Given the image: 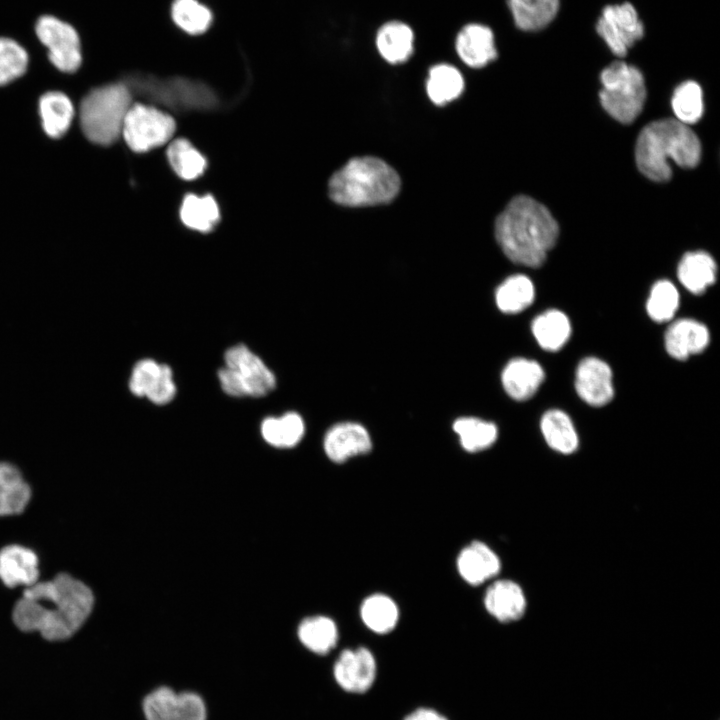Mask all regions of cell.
I'll list each match as a JSON object with an SVG mask.
<instances>
[{
	"label": "cell",
	"instance_id": "cell-12",
	"mask_svg": "<svg viewBox=\"0 0 720 720\" xmlns=\"http://www.w3.org/2000/svg\"><path fill=\"white\" fill-rule=\"evenodd\" d=\"M377 674L374 654L364 646L344 649L333 666L337 684L346 692L362 694L373 685Z\"/></svg>",
	"mask_w": 720,
	"mask_h": 720
},
{
	"label": "cell",
	"instance_id": "cell-16",
	"mask_svg": "<svg viewBox=\"0 0 720 720\" xmlns=\"http://www.w3.org/2000/svg\"><path fill=\"white\" fill-rule=\"evenodd\" d=\"M483 605L487 613L498 622L512 623L525 615L527 598L517 582L494 579L484 593Z\"/></svg>",
	"mask_w": 720,
	"mask_h": 720
},
{
	"label": "cell",
	"instance_id": "cell-28",
	"mask_svg": "<svg viewBox=\"0 0 720 720\" xmlns=\"http://www.w3.org/2000/svg\"><path fill=\"white\" fill-rule=\"evenodd\" d=\"M39 113L45 133L51 138H59L71 125L74 107L65 94L53 91L40 98Z\"/></svg>",
	"mask_w": 720,
	"mask_h": 720
},
{
	"label": "cell",
	"instance_id": "cell-19",
	"mask_svg": "<svg viewBox=\"0 0 720 720\" xmlns=\"http://www.w3.org/2000/svg\"><path fill=\"white\" fill-rule=\"evenodd\" d=\"M544 378V370L538 362L520 357L511 359L501 373L505 392L516 401L530 399Z\"/></svg>",
	"mask_w": 720,
	"mask_h": 720
},
{
	"label": "cell",
	"instance_id": "cell-35",
	"mask_svg": "<svg viewBox=\"0 0 720 720\" xmlns=\"http://www.w3.org/2000/svg\"><path fill=\"white\" fill-rule=\"evenodd\" d=\"M168 161L174 172L184 180H194L207 167L205 157L186 139H176L168 147Z\"/></svg>",
	"mask_w": 720,
	"mask_h": 720
},
{
	"label": "cell",
	"instance_id": "cell-17",
	"mask_svg": "<svg viewBox=\"0 0 720 720\" xmlns=\"http://www.w3.org/2000/svg\"><path fill=\"white\" fill-rule=\"evenodd\" d=\"M455 50L471 68H482L497 58L493 31L480 23H468L458 31Z\"/></svg>",
	"mask_w": 720,
	"mask_h": 720
},
{
	"label": "cell",
	"instance_id": "cell-40",
	"mask_svg": "<svg viewBox=\"0 0 720 720\" xmlns=\"http://www.w3.org/2000/svg\"><path fill=\"white\" fill-rule=\"evenodd\" d=\"M163 364L152 359H141L133 366L128 380L130 392L137 397H146L157 383Z\"/></svg>",
	"mask_w": 720,
	"mask_h": 720
},
{
	"label": "cell",
	"instance_id": "cell-3",
	"mask_svg": "<svg viewBox=\"0 0 720 720\" xmlns=\"http://www.w3.org/2000/svg\"><path fill=\"white\" fill-rule=\"evenodd\" d=\"M700 158L701 143L697 135L677 119L649 123L642 129L636 142L637 167L653 181L663 182L671 178L669 159L683 168H693Z\"/></svg>",
	"mask_w": 720,
	"mask_h": 720
},
{
	"label": "cell",
	"instance_id": "cell-1",
	"mask_svg": "<svg viewBox=\"0 0 720 720\" xmlns=\"http://www.w3.org/2000/svg\"><path fill=\"white\" fill-rule=\"evenodd\" d=\"M94 605L91 589L66 573L27 587L16 602L12 618L24 632H39L51 641L73 636L87 620Z\"/></svg>",
	"mask_w": 720,
	"mask_h": 720
},
{
	"label": "cell",
	"instance_id": "cell-34",
	"mask_svg": "<svg viewBox=\"0 0 720 720\" xmlns=\"http://www.w3.org/2000/svg\"><path fill=\"white\" fill-rule=\"evenodd\" d=\"M180 218L183 224L190 229L209 232L219 222V207L211 195L188 194L182 201Z\"/></svg>",
	"mask_w": 720,
	"mask_h": 720
},
{
	"label": "cell",
	"instance_id": "cell-22",
	"mask_svg": "<svg viewBox=\"0 0 720 720\" xmlns=\"http://www.w3.org/2000/svg\"><path fill=\"white\" fill-rule=\"evenodd\" d=\"M359 615L367 629L375 634L384 635L397 627L400 620V609L391 596L375 592L362 600Z\"/></svg>",
	"mask_w": 720,
	"mask_h": 720
},
{
	"label": "cell",
	"instance_id": "cell-30",
	"mask_svg": "<svg viewBox=\"0 0 720 720\" xmlns=\"http://www.w3.org/2000/svg\"><path fill=\"white\" fill-rule=\"evenodd\" d=\"M305 433L302 417L296 412H288L280 417H267L261 424L264 440L277 448L296 446Z\"/></svg>",
	"mask_w": 720,
	"mask_h": 720
},
{
	"label": "cell",
	"instance_id": "cell-36",
	"mask_svg": "<svg viewBox=\"0 0 720 720\" xmlns=\"http://www.w3.org/2000/svg\"><path fill=\"white\" fill-rule=\"evenodd\" d=\"M679 302L680 296L675 285L668 280H660L650 291L646 303L647 314L655 322H667L676 314Z\"/></svg>",
	"mask_w": 720,
	"mask_h": 720
},
{
	"label": "cell",
	"instance_id": "cell-26",
	"mask_svg": "<svg viewBox=\"0 0 720 720\" xmlns=\"http://www.w3.org/2000/svg\"><path fill=\"white\" fill-rule=\"evenodd\" d=\"M300 642L311 652L325 655L335 648L339 639L336 622L325 615L303 619L297 629Z\"/></svg>",
	"mask_w": 720,
	"mask_h": 720
},
{
	"label": "cell",
	"instance_id": "cell-4",
	"mask_svg": "<svg viewBox=\"0 0 720 720\" xmlns=\"http://www.w3.org/2000/svg\"><path fill=\"white\" fill-rule=\"evenodd\" d=\"M401 180L385 161L363 156L350 159L329 180V196L337 204L350 207L391 202L398 194Z\"/></svg>",
	"mask_w": 720,
	"mask_h": 720
},
{
	"label": "cell",
	"instance_id": "cell-29",
	"mask_svg": "<svg viewBox=\"0 0 720 720\" xmlns=\"http://www.w3.org/2000/svg\"><path fill=\"white\" fill-rule=\"evenodd\" d=\"M507 5L519 29L536 31L555 18L559 0H507Z\"/></svg>",
	"mask_w": 720,
	"mask_h": 720
},
{
	"label": "cell",
	"instance_id": "cell-31",
	"mask_svg": "<svg viewBox=\"0 0 720 720\" xmlns=\"http://www.w3.org/2000/svg\"><path fill=\"white\" fill-rule=\"evenodd\" d=\"M426 90L433 103L444 105L459 97L463 92L464 78L453 65L436 64L428 72Z\"/></svg>",
	"mask_w": 720,
	"mask_h": 720
},
{
	"label": "cell",
	"instance_id": "cell-11",
	"mask_svg": "<svg viewBox=\"0 0 720 720\" xmlns=\"http://www.w3.org/2000/svg\"><path fill=\"white\" fill-rule=\"evenodd\" d=\"M143 708L147 720H206V707L199 695L176 693L168 687L151 692Z\"/></svg>",
	"mask_w": 720,
	"mask_h": 720
},
{
	"label": "cell",
	"instance_id": "cell-15",
	"mask_svg": "<svg viewBox=\"0 0 720 720\" xmlns=\"http://www.w3.org/2000/svg\"><path fill=\"white\" fill-rule=\"evenodd\" d=\"M323 449L332 462L340 464L352 457L369 453L372 439L362 424L341 422L328 429L323 439Z\"/></svg>",
	"mask_w": 720,
	"mask_h": 720
},
{
	"label": "cell",
	"instance_id": "cell-23",
	"mask_svg": "<svg viewBox=\"0 0 720 720\" xmlns=\"http://www.w3.org/2000/svg\"><path fill=\"white\" fill-rule=\"evenodd\" d=\"M30 497V486L20 469L11 462L0 461V516L22 513Z\"/></svg>",
	"mask_w": 720,
	"mask_h": 720
},
{
	"label": "cell",
	"instance_id": "cell-20",
	"mask_svg": "<svg viewBox=\"0 0 720 720\" xmlns=\"http://www.w3.org/2000/svg\"><path fill=\"white\" fill-rule=\"evenodd\" d=\"M39 560L34 551L20 545H8L0 550V579L9 588L32 586L39 577Z\"/></svg>",
	"mask_w": 720,
	"mask_h": 720
},
{
	"label": "cell",
	"instance_id": "cell-39",
	"mask_svg": "<svg viewBox=\"0 0 720 720\" xmlns=\"http://www.w3.org/2000/svg\"><path fill=\"white\" fill-rule=\"evenodd\" d=\"M29 56L16 40L0 37V86L21 77L27 70Z\"/></svg>",
	"mask_w": 720,
	"mask_h": 720
},
{
	"label": "cell",
	"instance_id": "cell-38",
	"mask_svg": "<svg viewBox=\"0 0 720 720\" xmlns=\"http://www.w3.org/2000/svg\"><path fill=\"white\" fill-rule=\"evenodd\" d=\"M672 108L678 121L686 125L696 123L703 114L701 87L694 81L679 85L672 97Z\"/></svg>",
	"mask_w": 720,
	"mask_h": 720
},
{
	"label": "cell",
	"instance_id": "cell-13",
	"mask_svg": "<svg viewBox=\"0 0 720 720\" xmlns=\"http://www.w3.org/2000/svg\"><path fill=\"white\" fill-rule=\"evenodd\" d=\"M502 567L498 554L487 543L472 540L456 557V569L460 578L471 586H480L494 580Z\"/></svg>",
	"mask_w": 720,
	"mask_h": 720
},
{
	"label": "cell",
	"instance_id": "cell-24",
	"mask_svg": "<svg viewBox=\"0 0 720 720\" xmlns=\"http://www.w3.org/2000/svg\"><path fill=\"white\" fill-rule=\"evenodd\" d=\"M717 266L708 253L695 251L686 253L677 269L681 284L692 294H703L716 281Z\"/></svg>",
	"mask_w": 720,
	"mask_h": 720
},
{
	"label": "cell",
	"instance_id": "cell-7",
	"mask_svg": "<svg viewBox=\"0 0 720 720\" xmlns=\"http://www.w3.org/2000/svg\"><path fill=\"white\" fill-rule=\"evenodd\" d=\"M218 378L223 391L234 397H262L276 386L272 371L248 347L238 344L224 355Z\"/></svg>",
	"mask_w": 720,
	"mask_h": 720
},
{
	"label": "cell",
	"instance_id": "cell-21",
	"mask_svg": "<svg viewBox=\"0 0 720 720\" xmlns=\"http://www.w3.org/2000/svg\"><path fill=\"white\" fill-rule=\"evenodd\" d=\"M375 45L380 56L390 64L406 62L414 51V32L399 20L382 24L375 36Z\"/></svg>",
	"mask_w": 720,
	"mask_h": 720
},
{
	"label": "cell",
	"instance_id": "cell-42",
	"mask_svg": "<svg viewBox=\"0 0 720 720\" xmlns=\"http://www.w3.org/2000/svg\"><path fill=\"white\" fill-rule=\"evenodd\" d=\"M404 720H448L445 716L431 708H418L407 715Z\"/></svg>",
	"mask_w": 720,
	"mask_h": 720
},
{
	"label": "cell",
	"instance_id": "cell-8",
	"mask_svg": "<svg viewBox=\"0 0 720 720\" xmlns=\"http://www.w3.org/2000/svg\"><path fill=\"white\" fill-rule=\"evenodd\" d=\"M175 129V121L167 113L152 106L134 104L126 114L121 135L132 151L147 152L167 143Z\"/></svg>",
	"mask_w": 720,
	"mask_h": 720
},
{
	"label": "cell",
	"instance_id": "cell-33",
	"mask_svg": "<svg viewBox=\"0 0 720 720\" xmlns=\"http://www.w3.org/2000/svg\"><path fill=\"white\" fill-rule=\"evenodd\" d=\"M458 435L461 447L469 453H477L490 448L497 440V426L476 417H460L452 425Z\"/></svg>",
	"mask_w": 720,
	"mask_h": 720
},
{
	"label": "cell",
	"instance_id": "cell-18",
	"mask_svg": "<svg viewBox=\"0 0 720 720\" xmlns=\"http://www.w3.org/2000/svg\"><path fill=\"white\" fill-rule=\"evenodd\" d=\"M664 340L666 351L671 357L686 360L705 350L710 334L704 324L694 319H680L668 327Z\"/></svg>",
	"mask_w": 720,
	"mask_h": 720
},
{
	"label": "cell",
	"instance_id": "cell-37",
	"mask_svg": "<svg viewBox=\"0 0 720 720\" xmlns=\"http://www.w3.org/2000/svg\"><path fill=\"white\" fill-rule=\"evenodd\" d=\"M171 15L176 25L190 34L205 32L212 21L211 11L197 0H174Z\"/></svg>",
	"mask_w": 720,
	"mask_h": 720
},
{
	"label": "cell",
	"instance_id": "cell-41",
	"mask_svg": "<svg viewBox=\"0 0 720 720\" xmlns=\"http://www.w3.org/2000/svg\"><path fill=\"white\" fill-rule=\"evenodd\" d=\"M175 394L176 386L173 381L172 370L168 365L163 364L161 375L146 398L157 405H164L170 402Z\"/></svg>",
	"mask_w": 720,
	"mask_h": 720
},
{
	"label": "cell",
	"instance_id": "cell-9",
	"mask_svg": "<svg viewBox=\"0 0 720 720\" xmlns=\"http://www.w3.org/2000/svg\"><path fill=\"white\" fill-rule=\"evenodd\" d=\"M34 30L55 68L65 73L79 69L82 63L81 39L72 24L46 14L37 19Z\"/></svg>",
	"mask_w": 720,
	"mask_h": 720
},
{
	"label": "cell",
	"instance_id": "cell-2",
	"mask_svg": "<svg viewBox=\"0 0 720 720\" xmlns=\"http://www.w3.org/2000/svg\"><path fill=\"white\" fill-rule=\"evenodd\" d=\"M559 235L549 210L525 195L514 197L495 221V237L503 253L514 263L540 267Z\"/></svg>",
	"mask_w": 720,
	"mask_h": 720
},
{
	"label": "cell",
	"instance_id": "cell-32",
	"mask_svg": "<svg viewBox=\"0 0 720 720\" xmlns=\"http://www.w3.org/2000/svg\"><path fill=\"white\" fill-rule=\"evenodd\" d=\"M535 288L529 277L516 274L506 278L496 289L495 302L508 314L522 312L534 301Z\"/></svg>",
	"mask_w": 720,
	"mask_h": 720
},
{
	"label": "cell",
	"instance_id": "cell-27",
	"mask_svg": "<svg viewBox=\"0 0 720 720\" xmlns=\"http://www.w3.org/2000/svg\"><path fill=\"white\" fill-rule=\"evenodd\" d=\"M531 330L541 348L555 352L560 350L569 340L571 324L565 313L560 310L550 309L535 317Z\"/></svg>",
	"mask_w": 720,
	"mask_h": 720
},
{
	"label": "cell",
	"instance_id": "cell-25",
	"mask_svg": "<svg viewBox=\"0 0 720 720\" xmlns=\"http://www.w3.org/2000/svg\"><path fill=\"white\" fill-rule=\"evenodd\" d=\"M541 433L554 451L569 455L579 446V438L570 417L559 409L545 412L540 421Z\"/></svg>",
	"mask_w": 720,
	"mask_h": 720
},
{
	"label": "cell",
	"instance_id": "cell-6",
	"mask_svg": "<svg viewBox=\"0 0 720 720\" xmlns=\"http://www.w3.org/2000/svg\"><path fill=\"white\" fill-rule=\"evenodd\" d=\"M600 101L615 120L632 123L641 113L646 86L641 71L622 61L613 62L601 72Z\"/></svg>",
	"mask_w": 720,
	"mask_h": 720
},
{
	"label": "cell",
	"instance_id": "cell-5",
	"mask_svg": "<svg viewBox=\"0 0 720 720\" xmlns=\"http://www.w3.org/2000/svg\"><path fill=\"white\" fill-rule=\"evenodd\" d=\"M132 96L124 83L92 89L81 101L79 120L83 134L92 143L106 146L121 135Z\"/></svg>",
	"mask_w": 720,
	"mask_h": 720
},
{
	"label": "cell",
	"instance_id": "cell-10",
	"mask_svg": "<svg viewBox=\"0 0 720 720\" xmlns=\"http://www.w3.org/2000/svg\"><path fill=\"white\" fill-rule=\"evenodd\" d=\"M596 30L610 50L617 56L626 55L629 48L644 35V26L630 3L608 5L598 19Z\"/></svg>",
	"mask_w": 720,
	"mask_h": 720
},
{
	"label": "cell",
	"instance_id": "cell-14",
	"mask_svg": "<svg viewBox=\"0 0 720 720\" xmlns=\"http://www.w3.org/2000/svg\"><path fill=\"white\" fill-rule=\"evenodd\" d=\"M612 378L611 368L606 362L595 357L584 358L576 369V392L590 406H604L614 396Z\"/></svg>",
	"mask_w": 720,
	"mask_h": 720
}]
</instances>
